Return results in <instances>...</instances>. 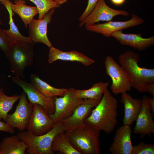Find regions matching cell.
Here are the masks:
<instances>
[{
    "label": "cell",
    "instance_id": "cell-1",
    "mask_svg": "<svg viewBox=\"0 0 154 154\" xmlns=\"http://www.w3.org/2000/svg\"><path fill=\"white\" fill-rule=\"evenodd\" d=\"M117 99L106 89L98 104L85 119V124L100 131L110 133L117 123Z\"/></svg>",
    "mask_w": 154,
    "mask_h": 154
},
{
    "label": "cell",
    "instance_id": "cell-2",
    "mask_svg": "<svg viewBox=\"0 0 154 154\" xmlns=\"http://www.w3.org/2000/svg\"><path fill=\"white\" fill-rule=\"evenodd\" d=\"M118 59L128 76L131 87L140 93L147 92L148 85L154 83V69L140 66L139 55L131 50L121 54Z\"/></svg>",
    "mask_w": 154,
    "mask_h": 154
},
{
    "label": "cell",
    "instance_id": "cell-3",
    "mask_svg": "<svg viewBox=\"0 0 154 154\" xmlns=\"http://www.w3.org/2000/svg\"><path fill=\"white\" fill-rule=\"evenodd\" d=\"M34 46L32 41H16L11 42L5 54L9 60L11 71L15 76L25 79V68L33 64Z\"/></svg>",
    "mask_w": 154,
    "mask_h": 154
},
{
    "label": "cell",
    "instance_id": "cell-4",
    "mask_svg": "<svg viewBox=\"0 0 154 154\" xmlns=\"http://www.w3.org/2000/svg\"><path fill=\"white\" fill-rule=\"evenodd\" d=\"M65 131L63 123L55 124L53 128L46 133L36 135L31 132L20 131L17 135L19 140L28 145L25 153L28 154H54L52 148V143L55 136L58 133Z\"/></svg>",
    "mask_w": 154,
    "mask_h": 154
},
{
    "label": "cell",
    "instance_id": "cell-5",
    "mask_svg": "<svg viewBox=\"0 0 154 154\" xmlns=\"http://www.w3.org/2000/svg\"><path fill=\"white\" fill-rule=\"evenodd\" d=\"M100 131L86 125L65 131L72 146L82 154H100Z\"/></svg>",
    "mask_w": 154,
    "mask_h": 154
},
{
    "label": "cell",
    "instance_id": "cell-6",
    "mask_svg": "<svg viewBox=\"0 0 154 154\" xmlns=\"http://www.w3.org/2000/svg\"><path fill=\"white\" fill-rule=\"evenodd\" d=\"M104 64L106 73L112 80L110 89L112 93L116 95L130 91L131 86L128 76L113 58L107 56Z\"/></svg>",
    "mask_w": 154,
    "mask_h": 154
},
{
    "label": "cell",
    "instance_id": "cell-7",
    "mask_svg": "<svg viewBox=\"0 0 154 154\" xmlns=\"http://www.w3.org/2000/svg\"><path fill=\"white\" fill-rule=\"evenodd\" d=\"M75 90L70 88L63 96L55 97V112L49 115L55 124L70 117L75 108L84 101L77 96Z\"/></svg>",
    "mask_w": 154,
    "mask_h": 154
},
{
    "label": "cell",
    "instance_id": "cell-8",
    "mask_svg": "<svg viewBox=\"0 0 154 154\" xmlns=\"http://www.w3.org/2000/svg\"><path fill=\"white\" fill-rule=\"evenodd\" d=\"M26 95L23 91L21 92L15 111L12 114H8L5 121L9 127L17 128L20 131L26 129L33 108L34 104L28 102Z\"/></svg>",
    "mask_w": 154,
    "mask_h": 154
},
{
    "label": "cell",
    "instance_id": "cell-9",
    "mask_svg": "<svg viewBox=\"0 0 154 154\" xmlns=\"http://www.w3.org/2000/svg\"><path fill=\"white\" fill-rule=\"evenodd\" d=\"M11 80L23 89L27 96L30 102L33 104H37L40 105L48 115L54 113L55 97L48 98L45 96L31 83L20 77L13 76Z\"/></svg>",
    "mask_w": 154,
    "mask_h": 154
},
{
    "label": "cell",
    "instance_id": "cell-10",
    "mask_svg": "<svg viewBox=\"0 0 154 154\" xmlns=\"http://www.w3.org/2000/svg\"><path fill=\"white\" fill-rule=\"evenodd\" d=\"M144 22V20L141 17L132 14L131 19L128 21H111L103 23H95L85 27L89 31L100 34L106 37L110 38L115 32L141 25Z\"/></svg>",
    "mask_w": 154,
    "mask_h": 154
},
{
    "label": "cell",
    "instance_id": "cell-11",
    "mask_svg": "<svg viewBox=\"0 0 154 154\" xmlns=\"http://www.w3.org/2000/svg\"><path fill=\"white\" fill-rule=\"evenodd\" d=\"M55 124L43 108L35 104L27 127V130L36 135L46 133L54 127Z\"/></svg>",
    "mask_w": 154,
    "mask_h": 154
},
{
    "label": "cell",
    "instance_id": "cell-12",
    "mask_svg": "<svg viewBox=\"0 0 154 154\" xmlns=\"http://www.w3.org/2000/svg\"><path fill=\"white\" fill-rule=\"evenodd\" d=\"M122 15L127 16L129 13L124 10H117L109 7L105 0H98L95 7L89 15L82 22L79 26L85 27L100 21H111L115 16Z\"/></svg>",
    "mask_w": 154,
    "mask_h": 154
},
{
    "label": "cell",
    "instance_id": "cell-13",
    "mask_svg": "<svg viewBox=\"0 0 154 154\" xmlns=\"http://www.w3.org/2000/svg\"><path fill=\"white\" fill-rule=\"evenodd\" d=\"M55 11L54 8L49 11L41 19L34 18L29 24L28 37L34 43H42L49 48L52 45L47 36L48 25L51 22Z\"/></svg>",
    "mask_w": 154,
    "mask_h": 154
},
{
    "label": "cell",
    "instance_id": "cell-14",
    "mask_svg": "<svg viewBox=\"0 0 154 154\" xmlns=\"http://www.w3.org/2000/svg\"><path fill=\"white\" fill-rule=\"evenodd\" d=\"M100 102L93 100H84L75 108L70 117L62 121L65 131L85 126V119L88 116L92 109L95 107Z\"/></svg>",
    "mask_w": 154,
    "mask_h": 154
},
{
    "label": "cell",
    "instance_id": "cell-15",
    "mask_svg": "<svg viewBox=\"0 0 154 154\" xmlns=\"http://www.w3.org/2000/svg\"><path fill=\"white\" fill-rule=\"evenodd\" d=\"M148 98L146 95L143 96L141 108L136 120V124L133 129V133L140 135L141 138L145 135L150 136L154 133V122L153 120L154 116L149 108Z\"/></svg>",
    "mask_w": 154,
    "mask_h": 154
},
{
    "label": "cell",
    "instance_id": "cell-16",
    "mask_svg": "<svg viewBox=\"0 0 154 154\" xmlns=\"http://www.w3.org/2000/svg\"><path fill=\"white\" fill-rule=\"evenodd\" d=\"M131 133L130 125H123L119 127L116 131L109 151L112 154H131Z\"/></svg>",
    "mask_w": 154,
    "mask_h": 154
},
{
    "label": "cell",
    "instance_id": "cell-17",
    "mask_svg": "<svg viewBox=\"0 0 154 154\" xmlns=\"http://www.w3.org/2000/svg\"><path fill=\"white\" fill-rule=\"evenodd\" d=\"M112 37L121 44L130 46L139 51H144L154 45V36L148 38L142 37L141 33L124 34L122 31L113 33Z\"/></svg>",
    "mask_w": 154,
    "mask_h": 154
},
{
    "label": "cell",
    "instance_id": "cell-18",
    "mask_svg": "<svg viewBox=\"0 0 154 154\" xmlns=\"http://www.w3.org/2000/svg\"><path fill=\"white\" fill-rule=\"evenodd\" d=\"M58 60L78 62L86 66L91 65L95 62L93 59L76 50L64 52L52 46L49 48L48 62L52 63Z\"/></svg>",
    "mask_w": 154,
    "mask_h": 154
},
{
    "label": "cell",
    "instance_id": "cell-19",
    "mask_svg": "<svg viewBox=\"0 0 154 154\" xmlns=\"http://www.w3.org/2000/svg\"><path fill=\"white\" fill-rule=\"evenodd\" d=\"M121 102L124 105L123 125L130 126L136 121L141 108L142 99L134 98L126 92L122 93Z\"/></svg>",
    "mask_w": 154,
    "mask_h": 154
},
{
    "label": "cell",
    "instance_id": "cell-20",
    "mask_svg": "<svg viewBox=\"0 0 154 154\" xmlns=\"http://www.w3.org/2000/svg\"><path fill=\"white\" fill-rule=\"evenodd\" d=\"M38 91L48 98L63 96L67 92L68 89L57 88L54 87L42 80L35 73L30 75V82Z\"/></svg>",
    "mask_w": 154,
    "mask_h": 154
},
{
    "label": "cell",
    "instance_id": "cell-21",
    "mask_svg": "<svg viewBox=\"0 0 154 154\" xmlns=\"http://www.w3.org/2000/svg\"><path fill=\"white\" fill-rule=\"evenodd\" d=\"M27 147L17 135L5 137L0 142V154H25Z\"/></svg>",
    "mask_w": 154,
    "mask_h": 154
},
{
    "label": "cell",
    "instance_id": "cell-22",
    "mask_svg": "<svg viewBox=\"0 0 154 154\" xmlns=\"http://www.w3.org/2000/svg\"><path fill=\"white\" fill-rule=\"evenodd\" d=\"M26 3L25 0H15L14 4L10 1V4L12 11L19 16L27 29L28 25L38 12L36 6H29Z\"/></svg>",
    "mask_w": 154,
    "mask_h": 154
},
{
    "label": "cell",
    "instance_id": "cell-23",
    "mask_svg": "<svg viewBox=\"0 0 154 154\" xmlns=\"http://www.w3.org/2000/svg\"><path fill=\"white\" fill-rule=\"evenodd\" d=\"M52 148L54 152L60 154H82L75 149L70 143L65 131L57 134L53 140Z\"/></svg>",
    "mask_w": 154,
    "mask_h": 154
},
{
    "label": "cell",
    "instance_id": "cell-24",
    "mask_svg": "<svg viewBox=\"0 0 154 154\" xmlns=\"http://www.w3.org/2000/svg\"><path fill=\"white\" fill-rule=\"evenodd\" d=\"M0 1L6 7L9 13L10 28L8 30H3L8 36L11 42L16 41H32L29 37L24 36L21 33L14 23L13 17L14 14L11 7L10 0H0Z\"/></svg>",
    "mask_w": 154,
    "mask_h": 154
},
{
    "label": "cell",
    "instance_id": "cell-25",
    "mask_svg": "<svg viewBox=\"0 0 154 154\" xmlns=\"http://www.w3.org/2000/svg\"><path fill=\"white\" fill-rule=\"evenodd\" d=\"M108 82H100L93 84L90 88L86 90H75L77 96L84 100H93L100 101L105 90L108 88Z\"/></svg>",
    "mask_w": 154,
    "mask_h": 154
},
{
    "label": "cell",
    "instance_id": "cell-26",
    "mask_svg": "<svg viewBox=\"0 0 154 154\" xmlns=\"http://www.w3.org/2000/svg\"><path fill=\"white\" fill-rule=\"evenodd\" d=\"M20 97V95L7 96L5 94L3 89L0 88V120L3 119L5 121L8 112Z\"/></svg>",
    "mask_w": 154,
    "mask_h": 154
},
{
    "label": "cell",
    "instance_id": "cell-27",
    "mask_svg": "<svg viewBox=\"0 0 154 154\" xmlns=\"http://www.w3.org/2000/svg\"><path fill=\"white\" fill-rule=\"evenodd\" d=\"M33 3L38 12V20L42 19L45 15L52 9L58 8L60 5L52 0H27Z\"/></svg>",
    "mask_w": 154,
    "mask_h": 154
},
{
    "label": "cell",
    "instance_id": "cell-28",
    "mask_svg": "<svg viewBox=\"0 0 154 154\" xmlns=\"http://www.w3.org/2000/svg\"><path fill=\"white\" fill-rule=\"evenodd\" d=\"M154 145L144 141L133 146L131 154H154Z\"/></svg>",
    "mask_w": 154,
    "mask_h": 154
},
{
    "label": "cell",
    "instance_id": "cell-29",
    "mask_svg": "<svg viewBox=\"0 0 154 154\" xmlns=\"http://www.w3.org/2000/svg\"><path fill=\"white\" fill-rule=\"evenodd\" d=\"M11 42L3 30L0 28V49L5 54L8 51Z\"/></svg>",
    "mask_w": 154,
    "mask_h": 154
},
{
    "label": "cell",
    "instance_id": "cell-30",
    "mask_svg": "<svg viewBox=\"0 0 154 154\" xmlns=\"http://www.w3.org/2000/svg\"><path fill=\"white\" fill-rule=\"evenodd\" d=\"M98 0H88L87 5L85 11L79 17V20L83 21L90 14L95 7Z\"/></svg>",
    "mask_w": 154,
    "mask_h": 154
},
{
    "label": "cell",
    "instance_id": "cell-31",
    "mask_svg": "<svg viewBox=\"0 0 154 154\" xmlns=\"http://www.w3.org/2000/svg\"><path fill=\"white\" fill-rule=\"evenodd\" d=\"M0 131L10 133H14L15 132L14 129L9 127L4 122L0 120Z\"/></svg>",
    "mask_w": 154,
    "mask_h": 154
},
{
    "label": "cell",
    "instance_id": "cell-32",
    "mask_svg": "<svg viewBox=\"0 0 154 154\" xmlns=\"http://www.w3.org/2000/svg\"><path fill=\"white\" fill-rule=\"evenodd\" d=\"M148 102L149 109L152 114L154 116V97L149 98Z\"/></svg>",
    "mask_w": 154,
    "mask_h": 154
},
{
    "label": "cell",
    "instance_id": "cell-33",
    "mask_svg": "<svg viewBox=\"0 0 154 154\" xmlns=\"http://www.w3.org/2000/svg\"><path fill=\"white\" fill-rule=\"evenodd\" d=\"M150 94L153 97H154V83L149 84L147 88V92Z\"/></svg>",
    "mask_w": 154,
    "mask_h": 154
},
{
    "label": "cell",
    "instance_id": "cell-34",
    "mask_svg": "<svg viewBox=\"0 0 154 154\" xmlns=\"http://www.w3.org/2000/svg\"><path fill=\"white\" fill-rule=\"evenodd\" d=\"M111 2L114 5L119 6L123 4L126 0H110Z\"/></svg>",
    "mask_w": 154,
    "mask_h": 154
},
{
    "label": "cell",
    "instance_id": "cell-35",
    "mask_svg": "<svg viewBox=\"0 0 154 154\" xmlns=\"http://www.w3.org/2000/svg\"><path fill=\"white\" fill-rule=\"evenodd\" d=\"M58 4L61 5L66 3L68 0H52Z\"/></svg>",
    "mask_w": 154,
    "mask_h": 154
},
{
    "label": "cell",
    "instance_id": "cell-36",
    "mask_svg": "<svg viewBox=\"0 0 154 154\" xmlns=\"http://www.w3.org/2000/svg\"><path fill=\"white\" fill-rule=\"evenodd\" d=\"M2 22L1 20L0 19V25L2 24Z\"/></svg>",
    "mask_w": 154,
    "mask_h": 154
}]
</instances>
